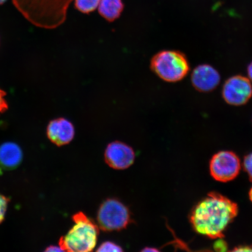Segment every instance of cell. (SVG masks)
Listing matches in <instances>:
<instances>
[{
    "label": "cell",
    "instance_id": "cell-23",
    "mask_svg": "<svg viewBox=\"0 0 252 252\" xmlns=\"http://www.w3.org/2000/svg\"><path fill=\"white\" fill-rule=\"evenodd\" d=\"M250 199L252 202V188H251V190L250 191Z\"/></svg>",
    "mask_w": 252,
    "mask_h": 252
},
{
    "label": "cell",
    "instance_id": "cell-9",
    "mask_svg": "<svg viewBox=\"0 0 252 252\" xmlns=\"http://www.w3.org/2000/svg\"><path fill=\"white\" fill-rule=\"evenodd\" d=\"M75 133L74 125L68 120L63 118L53 120L47 128V137L58 146L70 143L74 139Z\"/></svg>",
    "mask_w": 252,
    "mask_h": 252
},
{
    "label": "cell",
    "instance_id": "cell-3",
    "mask_svg": "<svg viewBox=\"0 0 252 252\" xmlns=\"http://www.w3.org/2000/svg\"><path fill=\"white\" fill-rule=\"evenodd\" d=\"M151 70L167 83H177L190 71L187 56L177 50H164L156 53L151 60Z\"/></svg>",
    "mask_w": 252,
    "mask_h": 252
},
{
    "label": "cell",
    "instance_id": "cell-5",
    "mask_svg": "<svg viewBox=\"0 0 252 252\" xmlns=\"http://www.w3.org/2000/svg\"><path fill=\"white\" fill-rule=\"evenodd\" d=\"M240 169V159L231 151H220L211 159V175L217 181L227 182L232 181L238 175Z\"/></svg>",
    "mask_w": 252,
    "mask_h": 252
},
{
    "label": "cell",
    "instance_id": "cell-2",
    "mask_svg": "<svg viewBox=\"0 0 252 252\" xmlns=\"http://www.w3.org/2000/svg\"><path fill=\"white\" fill-rule=\"evenodd\" d=\"M72 219L74 225L67 234L60 239V247L63 251H93L99 234L98 225L83 212L74 214Z\"/></svg>",
    "mask_w": 252,
    "mask_h": 252
},
{
    "label": "cell",
    "instance_id": "cell-7",
    "mask_svg": "<svg viewBox=\"0 0 252 252\" xmlns=\"http://www.w3.org/2000/svg\"><path fill=\"white\" fill-rule=\"evenodd\" d=\"M106 164L116 170H125L133 164L135 153L133 148L124 142L115 141L107 146L104 153Z\"/></svg>",
    "mask_w": 252,
    "mask_h": 252
},
{
    "label": "cell",
    "instance_id": "cell-20",
    "mask_svg": "<svg viewBox=\"0 0 252 252\" xmlns=\"http://www.w3.org/2000/svg\"><path fill=\"white\" fill-rule=\"evenodd\" d=\"M248 74L249 78H250V80L252 81V62L248 66Z\"/></svg>",
    "mask_w": 252,
    "mask_h": 252
},
{
    "label": "cell",
    "instance_id": "cell-17",
    "mask_svg": "<svg viewBox=\"0 0 252 252\" xmlns=\"http://www.w3.org/2000/svg\"><path fill=\"white\" fill-rule=\"evenodd\" d=\"M6 94H7L4 91L0 89V115L7 111L8 109V103L4 98Z\"/></svg>",
    "mask_w": 252,
    "mask_h": 252
},
{
    "label": "cell",
    "instance_id": "cell-11",
    "mask_svg": "<svg viewBox=\"0 0 252 252\" xmlns=\"http://www.w3.org/2000/svg\"><path fill=\"white\" fill-rule=\"evenodd\" d=\"M30 7L40 11L62 12L67 11L74 0H20Z\"/></svg>",
    "mask_w": 252,
    "mask_h": 252
},
{
    "label": "cell",
    "instance_id": "cell-12",
    "mask_svg": "<svg viewBox=\"0 0 252 252\" xmlns=\"http://www.w3.org/2000/svg\"><path fill=\"white\" fill-rule=\"evenodd\" d=\"M124 7L123 0H100L97 9L103 19L112 23L121 17Z\"/></svg>",
    "mask_w": 252,
    "mask_h": 252
},
{
    "label": "cell",
    "instance_id": "cell-10",
    "mask_svg": "<svg viewBox=\"0 0 252 252\" xmlns=\"http://www.w3.org/2000/svg\"><path fill=\"white\" fill-rule=\"evenodd\" d=\"M23 159V152L18 144L7 142L0 146V165L8 169H14Z\"/></svg>",
    "mask_w": 252,
    "mask_h": 252
},
{
    "label": "cell",
    "instance_id": "cell-1",
    "mask_svg": "<svg viewBox=\"0 0 252 252\" xmlns=\"http://www.w3.org/2000/svg\"><path fill=\"white\" fill-rule=\"evenodd\" d=\"M238 213L237 204L220 193L212 192L194 207L190 220L198 234L220 239Z\"/></svg>",
    "mask_w": 252,
    "mask_h": 252
},
{
    "label": "cell",
    "instance_id": "cell-4",
    "mask_svg": "<svg viewBox=\"0 0 252 252\" xmlns=\"http://www.w3.org/2000/svg\"><path fill=\"white\" fill-rule=\"evenodd\" d=\"M96 220L99 229L106 232L122 231L132 222L128 207L115 198H107L100 205Z\"/></svg>",
    "mask_w": 252,
    "mask_h": 252
},
{
    "label": "cell",
    "instance_id": "cell-18",
    "mask_svg": "<svg viewBox=\"0 0 252 252\" xmlns=\"http://www.w3.org/2000/svg\"><path fill=\"white\" fill-rule=\"evenodd\" d=\"M214 248L219 251H225L226 248V244L224 242L219 240V241L217 242V243L214 245Z\"/></svg>",
    "mask_w": 252,
    "mask_h": 252
},
{
    "label": "cell",
    "instance_id": "cell-15",
    "mask_svg": "<svg viewBox=\"0 0 252 252\" xmlns=\"http://www.w3.org/2000/svg\"><path fill=\"white\" fill-rule=\"evenodd\" d=\"M8 203V198L0 194V223H1L5 219Z\"/></svg>",
    "mask_w": 252,
    "mask_h": 252
},
{
    "label": "cell",
    "instance_id": "cell-19",
    "mask_svg": "<svg viewBox=\"0 0 252 252\" xmlns=\"http://www.w3.org/2000/svg\"><path fill=\"white\" fill-rule=\"evenodd\" d=\"M46 251L58 252V251H63L62 249L61 248V247H60V246H59V247H53V246H52V247H49L48 248L46 249Z\"/></svg>",
    "mask_w": 252,
    "mask_h": 252
},
{
    "label": "cell",
    "instance_id": "cell-8",
    "mask_svg": "<svg viewBox=\"0 0 252 252\" xmlns=\"http://www.w3.org/2000/svg\"><path fill=\"white\" fill-rule=\"evenodd\" d=\"M220 80L219 72L208 64L197 66L191 73L192 85L195 89L201 93H209L216 89Z\"/></svg>",
    "mask_w": 252,
    "mask_h": 252
},
{
    "label": "cell",
    "instance_id": "cell-6",
    "mask_svg": "<svg viewBox=\"0 0 252 252\" xmlns=\"http://www.w3.org/2000/svg\"><path fill=\"white\" fill-rule=\"evenodd\" d=\"M222 94L223 99L229 105H243L252 96L251 81L242 75H235L229 78L223 85Z\"/></svg>",
    "mask_w": 252,
    "mask_h": 252
},
{
    "label": "cell",
    "instance_id": "cell-16",
    "mask_svg": "<svg viewBox=\"0 0 252 252\" xmlns=\"http://www.w3.org/2000/svg\"><path fill=\"white\" fill-rule=\"evenodd\" d=\"M244 167L246 172L248 173L249 178L252 182V153L245 157Z\"/></svg>",
    "mask_w": 252,
    "mask_h": 252
},
{
    "label": "cell",
    "instance_id": "cell-13",
    "mask_svg": "<svg viewBox=\"0 0 252 252\" xmlns=\"http://www.w3.org/2000/svg\"><path fill=\"white\" fill-rule=\"evenodd\" d=\"M75 8L81 13L88 14L96 10L100 0H74Z\"/></svg>",
    "mask_w": 252,
    "mask_h": 252
},
{
    "label": "cell",
    "instance_id": "cell-14",
    "mask_svg": "<svg viewBox=\"0 0 252 252\" xmlns=\"http://www.w3.org/2000/svg\"><path fill=\"white\" fill-rule=\"evenodd\" d=\"M97 252H123L122 248L121 246L115 243V242L110 241H106L100 244L98 248L97 249Z\"/></svg>",
    "mask_w": 252,
    "mask_h": 252
},
{
    "label": "cell",
    "instance_id": "cell-21",
    "mask_svg": "<svg viewBox=\"0 0 252 252\" xmlns=\"http://www.w3.org/2000/svg\"><path fill=\"white\" fill-rule=\"evenodd\" d=\"M233 251H252V248L250 247H242L239 248H236Z\"/></svg>",
    "mask_w": 252,
    "mask_h": 252
},
{
    "label": "cell",
    "instance_id": "cell-22",
    "mask_svg": "<svg viewBox=\"0 0 252 252\" xmlns=\"http://www.w3.org/2000/svg\"><path fill=\"white\" fill-rule=\"evenodd\" d=\"M7 1V0H0V5L4 4V3Z\"/></svg>",
    "mask_w": 252,
    "mask_h": 252
}]
</instances>
